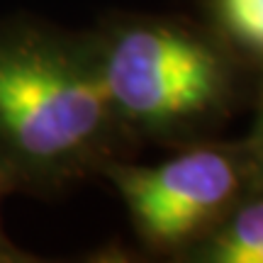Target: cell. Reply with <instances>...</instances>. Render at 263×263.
Instances as JSON below:
<instances>
[{"instance_id": "cell-6", "label": "cell", "mask_w": 263, "mask_h": 263, "mask_svg": "<svg viewBox=\"0 0 263 263\" xmlns=\"http://www.w3.org/2000/svg\"><path fill=\"white\" fill-rule=\"evenodd\" d=\"M246 151L251 156V166H254L256 183H263V90L261 100H258V112H256V122L249 132V137L244 139Z\"/></svg>"}, {"instance_id": "cell-1", "label": "cell", "mask_w": 263, "mask_h": 263, "mask_svg": "<svg viewBox=\"0 0 263 263\" xmlns=\"http://www.w3.org/2000/svg\"><path fill=\"white\" fill-rule=\"evenodd\" d=\"M137 151L105 98L88 29L0 20V195L57 197Z\"/></svg>"}, {"instance_id": "cell-4", "label": "cell", "mask_w": 263, "mask_h": 263, "mask_svg": "<svg viewBox=\"0 0 263 263\" xmlns=\"http://www.w3.org/2000/svg\"><path fill=\"white\" fill-rule=\"evenodd\" d=\"M178 263H263V183L246 190Z\"/></svg>"}, {"instance_id": "cell-5", "label": "cell", "mask_w": 263, "mask_h": 263, "mask_svg": "<svg viewBox=\"0 0 263 263\" xmlns=\"http://www.w3.org/2000/svg\"><path fill=\"white\" fill-rule=\"evenodd\" d=\"M207 22L241 59H263V0H207Z\"/></svg>"}, {"instance_id": "cell-2", "label": "cell", "mask_w": 263, "mask_h": 263, "mask_svg": "<svg viewBox=\"0 0 263 263\" xmlns=\"http://www.w3.org/2000/svg\"><path fill=\"white\" fill-rule=\"evenodd\" d=\"M88 34L105 98L134 146L210 139L234 110L241 57L207 20L115 10Z\"/></svg>"}, {"instance_id": "cell-7", "label": "cell", "mask_w": 263, "mask_h": 263, "mask_svg": "<svg viewBox=\"0 0 263 263\" xmlns=\"http://www.w3.org/2000/svg\"><path fill=\"white\" fill-rule=\"evenodd\" d=\"M32 261H39V258L34 254L25 251V249H20L8 236L5 227H3V219H0V263H32Z\"/></svg>"}, {"instance_id": "cell-3", "label": "cell", "mask_w": 263, "mask_h": 263, "mask_svg": "<svg viewBox=\"0 0 263 263\" xmlns=\"http://www.w3.org/2000/svg\"><path fill=\"white\" fill-rule=\"evenodd\" d=\"M103 178L120 195L144 251L178 263L256 183L241 141L200 139L156 163L112 161Z\"/></svg>"}]
</instances>
